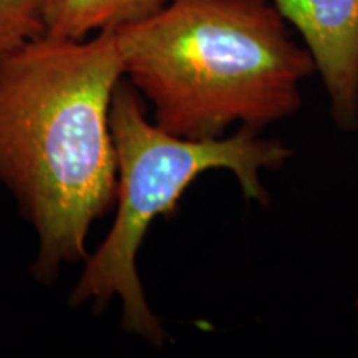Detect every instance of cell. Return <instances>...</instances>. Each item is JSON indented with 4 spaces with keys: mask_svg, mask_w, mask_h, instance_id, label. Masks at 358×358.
Segmentation results:
<instances>
[{
    "mask_svg": "<svg viewBox=\"0 0 358 358\" xmlns=\"http://www.w3.org/2000/svg\"><path fill=\"white\" fill-rule=\"evenodd\" d=\"M128 82L155 123L187 140L261 131L301 110L299 85L315 71L272 0H168L115 30Z\"/></svg>",
    "mask_w": 358,
    "mask_h": 358,
    "instance_id": "cell-2",
    "label": "cell"
},
{
    "mask_svg": "<svg viewBox=\"0 0 358 358\" xmlns=\"http://www.w3.org/2000/svg\"><path fill=\"white\" fill-rule=\"evenodd\" d=\"M124 77L115 30L38 35L0 57V182L38 239L45 284L87 261V236L116 201L110 111Z\"/></svg>",
    "mask_w": 358,
    "mask_h": 358,
    "instance_id": "cell-1",
    "label": "cell"
},
{
    "mask_svg": "<svg viewBox=\"0 0 358 358\" xmlns=\"http://www.w3.org/2000/svg\"><path fill=\"white\" fill-rule=\"evenodd\" d=\"M110 123L116 151V216L108 236L85 261L70 302L103 307L122 299L124 330L163 347L168 335L148 306L136 268L151 222L173 214L187 186L209 169L231 171L245 199L267 206L261 173L280 169L294 151L249 127L211 140L179 138L148 122L140 93L123 78L111 100Z\"/></svg>",
    "mask_w": 358,
    "mask_h": 358,
    "instance_id": "cell-3",
    "label": "cell"
},
{
    "mask_svg": "<svg viewBox=\"0 0 358 358\" xmlns=\"http://www.w3.org/2000/svg\"><path fill=\"white\" fill-rule=\"evenodd\" d=\"M301 34L319 71L332 118L358 129V0H272Z\"/></svg>",
    "mask_w": 358,
    "mask_h": 358,
    "instance_id": "cell-4",
    "label": "cell"
},
{
    "mask_svg": "<svg viewBox=\"0 0 358 358\" xmlns=\"http://www.w3.org/2000/svg\"><path fill=\"white\" fill-rule=\"evenodd\" d=\"M168 0H45V35L80 40L146 19Z\"/></svg>",
    "mask_w": 358,
    "mask_h": 358,
    "instance_id": "cell-5",
    "label": "cell"
},
{
    "mask_svg": "<svg viewBox=\"0 0 358 358\" xmlns=\"http://www.w3.org/2000/svg\"><path fill=\"white\" fill-rule=\"evenodd\" d=\"M357 327H358V301H357Z\"/></svg>",
    "mask_w": 358,
    "mask_h": 358,
    "instance_id": "cell-7",
    "label": "cell"
},
{
    "mask_svg": "<svg viewBox=\"0 0 358 358\" xmlns=\"http://www.w3.org/2000/svg\"><path fill=\"white\" fill-rule=\"evenodd\" d=\"M45 0H0V57L43 35Z\"/></svg>",
    "mask_w": 358,
    "mask_h": 358,
    "instance_id": "cell-6",
    "label": "cell"
}]
</instances>
